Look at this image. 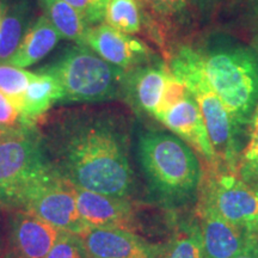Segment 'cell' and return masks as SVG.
Segmentation results:
<instances>
[{
	"label": "cell",
	"mask_w": 258,
	"mask_h": 258,
	"mask_svg": "<svg viewBox=\"0 0 258 258\" xmlns=\"http://www.w3.org/2000/svg\"><path fill=\"white\" fill-rule=\"evenodd\" d=\"M257 239L247 240L244 247L233 258H257L256 256Z\"/></svg>",
	"instance_id": "83f0119b"
},
{
	"label": "cell",
	"mask_w": 258,
	"mask_h": 258,
	"mask_svg": "<svg viewBox=\"0 0 258 258\" xmlns=\"http://www.w3.org/2000/svg\"><path fill=\"white\" fill-rule=\"evenodd\" d=\"M0 127L10 131L29 128L23 124L22 112L18 106L2 91H0Z\"/></svg>",
	"instance_id": "d4e9b609"
},
{
	"label": "cell",
	"mask_w": 258,
	"mask_h": 258,
	"mask_svg": "<svg viewBox=\"0 0 258 258\" xmlns=\"http://www.w3.org/2000/svg\"><path fill=\"white\" fill-rule=\"evenodd\" d=\"M35 73L28 72L14 64H0V91L14 101L22 112L25 90Z\"/></svg>",
	"instance_id": "603a6c76"
},
{
	"label": "cell",
	"mask_w": 258,
	"mask_h": 258,
	"mask_svg": "<svg viewBox=\"0 0 258 258\" xmlns=\"http://www.w3.org/2000/svg\"><path fill=\"white\" fill-rule=\"evenodd\" d=\"M59 232L29 212H18L12 221V256L14 258H47Z\"/></svg>",
	"instance_id": "9a60e30c"
},
{
	"label": "cell",
	"mask_w": 258,
	"mask_h": 258,
	"mask_svg": "<svg viewBox=\"0 0 258 258\" xmlns=\"http://www.w3.org/2000/svg\"><path fill=\"white\" fill-rule=\"evenodd\" d=\"M156 118L202 157L205 165L215 166L220 164L198 103L188 90L178 102Z\"/></svg>",
	"instance_id": "9c48e42d"
},
{
	"label": "cell",
	"mask_w": 258,
	"mask_h": 258,
	"mask_svg": "<svg viewBox=\"0 0 258 258\" xmlns=\"http://www.w3.org/2000/svg\"><path fill=\"white\" fill-rule=\"evenodd\" d=\"M77 207L89 227H115L134 232V206L127 199L114 198L74 185Z\"/></svg>",
	"instance_id": "4fadbf2b"
},
{
	"label": "cell",
	"mask_w": 258,
	"mask_h": 258,
	"mask_svg": "<svg viewBox=\"0 0 258 258\" xmlns=\"http://www.w3.org/2000/svg\"><path fill=\"white\" fill-rule=\"evenodd\" d=\"M44 17L53 24L61 37L86 46L90 24L85 18L63 0H40Z\"/></svg>",
	"instance_id": "ac0fdd59"
},
{
	"label": "cell",
	"mask_w": 258,
	"mask_h": 258,
	"mask_svg": "<svg viewBox=\"0 0 258 258\" xmlns=\"http://www.w3.org/2000/svg\"><path fill=\"white\" fill-rule=\"evenodd\" d=\"M23 129H18V131H10V129H5V128L0 127V143L8 140V139H10V138L15 137L16 134H18L19 132L23 131Z\"/></svg>",
	"instance_id": "f1b7e54d"
},
{
	"label": "cell",
	"mask_w": 258,
	"mask_h": 258,
	"mask_svg": "<svg viewBox=\"0 0 258 258\" xmlns=\"http://www.w3.org/2000/svg\"><path fill=\"white\" fill-rule=\"evenodd\" d=\"M0 22H2V9H0Z\"/></svg>",
	"instance_id": "d6a6232c"
},
{
	"label": "cell",
	"mask_w": 258,
	"mask_h": 258,
	"mask_svg": "<svg viewBox=\"0 0 258 258\" xmlns=\"http://www.w3.org/2000/svg\"><path fill=\"white\" fill-rule=\"evenodd\" d=\"M86 46L102 59L124 71L141 66L151 57V50L143 41L116 30L106 23L90 28Z\"/></svg>",
	"instance_id": "7c38bea8"
},
{
	"label": "cell",
	"mask_w": 258,
	"mask_h": 258,
	"mask_svg": "<svg viewBox=\"0 0 258 258\" xmlns=\"http://www.w3.org/2000/svg\"><path fill=\"white\" fill-rule=\"evenodd\" d=\"M198 198L196 214L200 220L203 258H233L246 244V237L225 220L211 202Z\"/></svg>",
	"instance_id": "5bb4252c"
},
{
	"label": "cell",
	"mask_w": 258,
	"mask_h": 258,
	"mask_svg": "<svg viewBox=\"0 0 258 258\" xmlns=\"http://www.w3.org/2000/svg\"><path fill=\"white\" fill-rule=\"evenodd\" d=\"M50 167L42 138L31 128L0 143V206H17L25 190Z\"/></svg>",
	"instance_id": "52a82bcc"
},
{
	"label": "cell",
	"mask_w": 258,
	"mask_h": 258,
	"mask_svg": "<svg viewBox=\"0 0 258 258\" xmlns=\"http://www.w3.org/2000/svg\"><path fill=\"white\" fill-rule=\"evenodd\" d=\"M42 143L51 166L73 185L121 199L133 191L127 141L110 118L69 112Z\"/></svg>",
	"instance_id": "6da1fadb"
},
{
	"label": "cell",
	"mask_w": 258,
	"mask_h": 258,
	"mask_svg": "<svg viewBox=\"0 0 258 258\" xmlns=\"http://www.w3.org/2000/svg\"><path fill=\"white\" fill-rule=\"evenodd\" d=\"M154 258H203L200 225L184 224L169 243L156 250Z\"/></svg>",
	"instance_id": "ffe728a7"
},
{
	"label": "cell",
	"mask_w": 258,
	"mask_h": 258,
	"mask_svg": "<svg viewBox=\"0 0 258 258\" xmlns=\"http://www.w3.org/2000/svg\"><path fill=\"white\" fill-rule=\"evenodd\" d=\"M244 182L258 190V103L249 124V141L240 153L237 169Z\"/></svg>",
	"instance_id": "7402d4cb"
},
{
	"label": "cell",
	"mask_w": 258,
	"mask_h": 258,
	"mask_svg": "<svg viewBox=\"0 0 258 258\" xmlns=\"http://www.w3.org/2000/svg\"><path fill=\"white\" fill-rule=\"evenodd\" d=\"M86 258H154L157 247L134 232L115 227H88L78 234Z\"/></svg>",
	"instance_id": "8fae6325"
},
{
	"label": "cell",
	"mask_w": 258,
	"mask_h": 258,
	"mask_svg": "<svg viewBox=\"0 0 258 258\" xmlns=\"http://www.w3.org/2000/svg\"><path fill=\"white\" fill-rule=\"evenodd\" d=\"M30 6L21 2L5 9L0 22V60L9 61L29 30Z\"/></svg>",
	"instance_id": "d6986e66"
},
{
	"label": "cell",
	"mask_w": 258,
	"mask_h": 258,
	"mask_svg": "<svg viewBox=\"0 0 258 258\" xmlns=\"http://www.w3.org/2000/svg\"><path fill=\"white\" fill-rule=\"evenodd\" d=\"M62 88L56 78L46 73H37L25 90L22 108V120L31 128L42 115L57 102H62Z\"/></svg>",
	"instance_id": "e0dca14e"
},
{
	"label": "cell",
	"mask_w": 258,
	"mask_h": 258,
	"mask_svg": "<svg viewBox=\"0 0 258 258\" xmlns=\"http://www.w3.org/2000/svg\"><path fill=\"white\" fill-rule=\"evenodd\" d=\"M138 154L148 184L160 201L179 206L199 195L202 165L182 139L150 131L139 139Z\"/></svg>",
	"instance_id": "7a4b0ae2"
},
{
	"label": "cell",
	"mask_w": 258,
	"mask_h": 258,
	"mask_svg": "<svg viewBox=\"0 0 258 258\" xmlns=\"http://www.w3.org/2000/svg\"><path fill=\"white\" fill-rule=\"evenodd\" d=\"M256 256L258 258V239H257V244H256Z\"/></svg>",
	"instance_id": "1f68e13d"
},
{
	"label": "cell",
	"mask_w": 258,
	"mask_h": 258,
	"mask_svg": "<svg viewBox=\"0 0 258 258\" xmlns=\"http://www.w3.org/2000/svg\"><path fill=\"white\" fill-rule=\"evenodd\" d=\"M170 69L198 103L220 164L237 172L240 158L238 135L227 109L206 76L201 54L190 47H182L173 56Z\"/></svg>",
	"instance_id": "277c9868"
},
{
	"label": "cell",
	"mask_w": 258,
	"mask_h": 258,
	"mask_svg": "<svg viewBox=\"0 0 258 258\" xmlns=\"http://www.w3.org/2000/svg\"><path fill=\"white\" fill-rule=\"evenodd\" d=\"M253 11H254V15H256V17L258 19V0H254V3H253Z\"/></svg>",
	"instance_id": "4dcf8cb0"
},
{
	"label": "cell",
	"mask_w": 258,
	"mask_h": 258,
	"mask_svg": "<svg viewBox=\"0 0 258 258\" xmlns=\"http://www.w3.org/2000/svg\"><path fill=\"white\" fill-rule=\"evenodd\" d=\"M40 73L57 79L62 102H105L123 93L125 71L102 59L88 46L67 48Z\"/></svg>",
	"instance_id": "5b68a950"
},
{
	"label": "cell",
	"mask_w": 258,
	"mask_h": 258,
	"mask_svg": "<svg viewBox=\"0 0 258 258\" xmlns=\"http://www.w3.org/2000/svg\"><path fill=\"white\" fill-rule=\"evenodd\" d=\"M176 77L165 63L138 66L125 71L123 93L139 110L156 117Z\"/></svg>",
	"instance_id": "30bf717a"
},
{
	"label": "cell",
	"mask_w": 258,
	"mask_h": 258,
	"mask_svg": "<svg viewBox=\"0 0 258 258\" xmlns=\"http://www.w3.org/2000/svg\"><path fill=\"white\" fill-rule=\"evenodd\" d=\"M217 0H192L194 4H196L200 9H207L209 6L214 4Z\"/></svg>",
	"instance_id": "f546056e"
},
{
	"label": "cell",
	"mask_w": 258,
	"mask_h": 258,
	"mask_svg": "<svg viewBox=\"0 0 258 258\" xmlns=\"http://www.w3.org/2000/svg\"><path fill=\"white\" fill-rule=\"evenodd\" d=\"M154 15L163 18L173 17L180 14L185 8L188 0H140Z\"/></svg>",
	"instance_id": "4316f807"
},
{
	"label": "cell",
	"mask_w": 258,
	"mask_h": 258,
	"mask_svg": "<svg viewBox=\"0 0 258 258\" xmlns=\"http://www.w3.org/2000/svg\"><path fill=\"white\" fill-rule=\"evenodd\" d=\"M60 38L61 35L53 27V24L44 16H41L29 28L9 62L21 69L31 66L47 56L54 49Z\"/></svg>",
	"instance_id": "2e32d148"
},
{
	"label": "cell",
	"mask_w": 258,
	"mask_h": 258,
	"mask_svg": "<svg viewBox=\"0 0 258 258\" xmlns=\"http://www.w3.org/2000/svg\"><path fill=\"white\" fill-rule=\"evenodd\" d=\"M76 9L90 25L98 24L104 19L106 0H63Z\"/></svg>",
	"instance_id": "484cf974"
},
{
	"label": "cell",
	"mask_w": 258,
	"mask_h": 258,
	"mask_svg": "<svg viewBox=\"0 0 258 258\" xmlns=\"http://www.w3.org/2000/svg\"><path fill=\"white\" fill-rule=\"evenodd\" d=\"M16 207L23 208L60 232L78 235L89 227L77 207L74 185L53 166L25 190Z\"/></svg>",
	"instance_id": "ba28073f"
},
{
	"label": "cell",
	"mask_w": 258,
	"mask_h": 258,
	"mask_svg": "<svg viewBox=\"0 0 258 258\" xmlns=\"http://www.w3.org/2000/svg\"><path fill=\"white\" fill-rule=\"evenodd\" d=\"M106 24L128 35L141 31V12L138 0H106Z\"/></svg>",
	"instance_id": "44dd1931"
},
{
	"label": "cell",
	"mask_w": 258,
	"mask_h": 258,
	"mask_svg": "<svg viewBox=\"0 0 258 258\" xmlns=\"http://www.w3.org/2000/svg\"><path fill=\"white\" fill-rule=\"evenodd\" d=\"M202 171L198 196L211 202L247 240L258 239V190L221 164L203 165Z\"/></svg>",
	"instance_id": "8992f818"
},
{
	"label": "cell",
	"mask_w": 258,
	"mask_h": 258,
	"mask_svg": "<svg viewBox=\"0 0 258 258\" xmlns=\"http://www.w3.org/2000/svg\"><path fill=\"white\" fill-rule=\"evenodd\" d=\"M47 258H86V254L78 235L69 232H59Z\"/></svg>",
	"instance_id": "cb8c5ba5"
},
{
	"label": "cell",
	"mask_w": 258,
	"mask_h": 258,
	"mask_svg": "<svg viewBox=\"0 0 258 258\" xmlns=\"http://www.w3.org/2000/svg\"><path fill=\"white\" fill-rule=\"evenodd\" d=\"M203 70L224 103L238 137L258 103V57L246 47H222L201 55Z\"/></svg>",
	"instance_id": "3957f363"
}]
</instances>
